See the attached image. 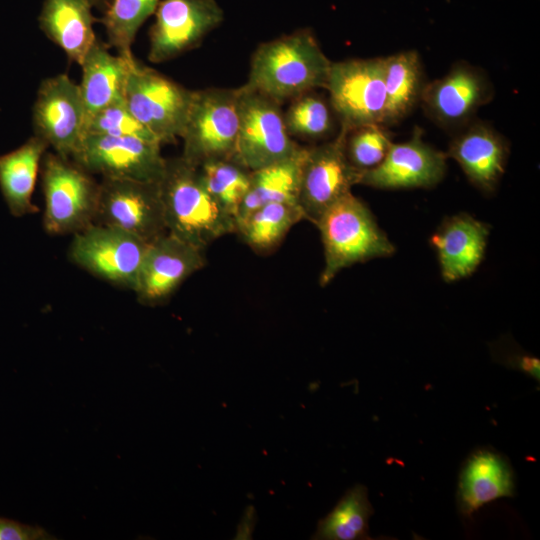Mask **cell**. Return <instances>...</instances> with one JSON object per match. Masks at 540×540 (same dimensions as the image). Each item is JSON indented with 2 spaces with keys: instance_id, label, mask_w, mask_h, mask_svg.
I'll return each instance as SVG.
<instances>
[{
  "instance_id": "4fadbf2b",
  "label": "cell",
  "mask_w": 540,
  "mask_h": 540,
  "mask_svg": "<svg viewBox=\"0 0 540 540\" xmlns=\"http://www.w3.org/2000/svg\"><path fill=\"white\" fill-rule=\"evenodd\" d=\"M32 121L34 135L59 156L71 158L85 135L86 114L79 85L66 74L44 79L37 90Z\"/></svg>"
},
{
  "instance_id": "9a60e30c",
  "label": "cell",
  "mask_w": 540,
  "mask_h": 540,
  "mask_svg": "<svg viewBox=\"0 0 540 540\" xmlns=\"http://www.w3.org/2000/svg\"><path fill=\"white\" fill-rule=\"evenodd\" d=\"M493 95L494 88L486 73L466 61H459L443 77L426 83L420 103L437 125L461 129Z\"/></svg>"
},
{
  "instance_id": "e0dca14e",
  "label": "cell",
  "mask_w": 540,
  "mask_h": 540,
  "mask_svg": "<svg viewBox=\"0 0 540 540\" xmlns=\"http://www.w3.org/2000/svg\"><path fill=\"white\" fill-rule=\"evenodd\" d=\"M415 127L409 140L392 143L384 160L363 171L359 183L378 189L429 188L438 184L446 172V153L423 140Z\"/></svg>"
},
{
  "instance_id": "f546056e",
  "label": "cell",
  "mask_w": 540,
  "mask_h": 540,
  "mask_svg": "<svg viewBox=\"0 0 540 540\" xmlns=\"http://www.w3.org/2000/svg\"><path fill=\"white\" fill-rule=\"evenodd\" d=\"M332 107L325 99L307 92L293 100L284 113L286 128L290 136L317 140L328 136L333 130ZM334 112V111H333Z\"/></svg>"
},
{
  "instance_id": "5bb4252c",
  "label": "cell",
  "mask_w": 540,
  "mask_h": 540,
  "mask_svg": "<svg viewBox=\"0 0 540 540\" xmlns=\"http://www.w3.org/2000/svg\"><path fill=\"white\" fill-rule=\"evenodd\" d=\"M149 33L148 58L173 59L200 44L223 20L216 0H160Z\"/></svg>"
},
{
  "instance_id": "6da1fadb",
  "label": "cell",
  "mask_w": 540,
  "mask_h": 540,
  "mask_svg": "<svg viewBox=\"0 0 540 540\" xmlns=\"http://www.w3.org/2000/svg\"><path fill=\"white\" fill-rule=\"evenodd\" d=\"M167 232L201 250L236 232V219L209 192L199 167L167 159L159 181Z\"/></svg>"
},
{
  "instance_id": "7a4b0ae2",
  "label": "cell",
  "mask_w": 540,
  "mask_h": 540,
  "mask_svg": "<svg viewBox=\"0 0 540 540\" xmlns=\"http://www.w3.org/2000/svg\"><path fill=\"white\" fill-rule=\"evenodd\" d=\"M331 63L309 31H297L257 47L245 86L281 104L325 89Z\"/></svg>"
},
{
  "instance_id": "4dcf8cb0",
  "label": "cell",
  "mask_w": 540,
  "mask_h": 540,
  "mask_svg": "<svg viewBox=\"0 0 540 540\" xmlns=\"http://www.w3.org/2000/svg\"><path fill=\"white\" fill-rule=\"evenodd\" d=\"M392 143V136L384 125L370 124L347 132L345 152L351 165L363 172L378 166Z\"/></svg>"
},
{
  "instance_id": "ac0fdd59",
  "label": "cell",
  "mask_w": 540,
  "mask_h": 540,
  "mask_svg": "<svg viewBox=\"0 0 540 540\" xmlns=\"http://www.w3.org/2000/svg\"><path fill=\"white\" fill-rule=\"evenodd\" d=\"M508 155L504 137L488 123L473 120L455 135L446 153L459 164L468 180L487 194L496 189Z\"/></svg>"
},
{
  "instance_id": "7402d4cb",
  "label": "cell",
  "mask_w": 540,
  "mask_h": 540,
  "mask_svg": "<svg viewBox=\"0 0 540 540\" xmlns=\"http://www.w3.org/2000/svg\"><path fill=\"white\" fill-rule=\"evenodd\" d=\"M90 0H44L38 21L46 37L81 65L98 40Z\"/></svg>"
},
{
  "instance_id": "ba28073f",
  "label": "cell",
  "mask_w": 540,
  "mask_h": 540,
  "mask_svg": "<svg viewBox=\"0 0 540 540\" xmlns=\"http://www.w3.org/2000/svg\"><path fill=\"white\" fill-rule=\"evenodd\" d=\"M325 89L340 127L384 125V57L332 62Z\"/></svg>"
},
{
  "instance_id": "5b68a950",
  "label": "cell",
  "mask_w": 540,
  "mask_h": 540,
  "mask_svg": "<svg viewBox=\"0 0 540 540\" xmlns=\"http://www.w3.org/2000/svg\"><path fill=\"white\" fill-rule=\"evenodd\" d=\"M42 188L46 232L74 234L94 223L99 183L71 158L44 155Z\"/></svg>"
},
{
  "instance_id": "83f0119b",
  "label": "cell",
  "mask_w": 540,
  "mask_h": 540,
  "mask_svg": "<svg viewBox=\"0 0 540 540\" xmlns=\"http://www.w3.org/2000/svg\"><path fill=\"white\" fill-rule=\"evenodd\" d=\"M160 0H111L101 18L107 45L117 54L132 58L137 31L155 13Z\"/></svg>"
},
{
  "instance_id": "1f68e13d",
  "label": "cell",
  "mask_w": 540,
  "mask_h": 540,
  "mask_svg": "<svg viewBox=\"0 0 540 540\" xmlns=\"http://www.w3.org/2000/svg\"><path fill=\"white\" fill-rule=\"evenodd\" d=\"M85 134L133 136L158 142L131 113L124 99L114 102L97 112L87 122Z\"/></svg>"
},
{
  "instance_id": "30bf717a",
  "label": "cell",
  "mask_w": 540,
  "mask_h": 540,
  "mask_svg": "<svg viewBox=\"0 0 540 540\" xmlns=\"http://www.w3.org/2000/svg\"><path fill=\"white\" fill-rule=\"evenodd\" d=\"M348 130L340 127L333 140L306 147L300 175L298 205L304 219L313 224L334 203L359 183L361 172L345 152Z\"/></svg>"
},
{
  "instance_id": "f1b7e54d",
  "label": "cell",
  "mask_w": 540,
  "mask_h": 540,
  "mask_svg": "<svg viewBox=\"0 0 540 540\" xmlns=\"http://www.w3.org/2000/svg\"><path fill=\"white\" fill-rule=\"evenodd\" d=\"M199 169L209 192L236 219L250 186L251 171L234 159L207 162Z\"/></svg>"
},
{
  "instance_id": "603a6c76",
  "label": "cell",
  "mask_w": 540,
  "mask_h": 540,
  "mask_svg": "<svg viewBox=\"0 0 540 540\" xmlns=\"http://www.w3.org/2000/svg\"><path fill=\"white\" fill-rule=\"evenodd\" d=\"M48 144L33 135L18 148L0 155V191L15 217L37 212L32 202L37 174Z\"/></svg>"
},
{
  "instance_id": "8992f818",
  "label": "cell",
  "mask_w": 540,
  "mask_h": 540,
  "mask_svg": "<svg viewBox=\"0 0 540 540\" xmlns=\"http://www.w3.org/2000/svg\"><path fill=\"white\" fill-rule=\"evenodd\" d=\"M238 110L234 160L249 171L290 159L302 150L287 131L280 103L243 85Z\"/></svg>"
},
{
  "instance_id": "ffe728a7",
  "label": "cell",
  "mask_w": 540,
  "mask_h": 540,
  "mask_svg": "<svg viewBox=\"0 0 540 540\" xmlns=\"http://www.w3.org/2000/svg\"><path fill=\"white\" fill-rule=\"evenodd\" d=\"M489 232L486 223L466 213L447 217L441 223L430 241L446 282L468 277L477 269L485 253Z\"/></svg>"
},
{
  "instance_id": "9c48e42d",
  "label": "cell",
  "mask_w": 540,
  "mask_h": 540,
  "mask_svg": "<svg viewBox=\"0 0 540 540\" xmlns=\"http://www.w3.org/2000/svg\"><path fill=\"white\" fill-rule=\"evenodd\" d=\"M148 245L129 232L93 223L73 234L69 257L94 276L134 291Z\"/></svg>"
},
{
  "instance_id": "d6a6232c",
  "label": "cell",
  "mask_w": 540,
  "mask_h": 540,
  "mask_svg": "<svg viewBox=\"0 0 540 540\" xmlns=\"http://www.w3.org/2000/svg\"><path fill=\"white\" fill-rule=\"evenodd\" d=\"M55 539L44 528L22 524L0 517V540H51Z\"/></svg>"
},
{
  "instance_id": "8fae6325",
  "label": "cell",
  "mask_w": 540,
  "mask_h": 540,
  "mask_svg": "<svg viewBox=\"0 0 540 540\" xmlns=\"http://www.w3.org/2000/svg\"><path fill=\"white\" fill-rule=\"evenodd\" d=\"M161 144L133 136L85 134L71 159L102 178L159 183L166 161Z\"/></svg>"
},
{
  "instance_id": "d4e9b609",
  "label": "cell",
  "mask_w": 540,
  "mask_h": 540,
  "mask_svg": "<svg viewBox=\"0 0 540 540\" xmlns=\"http://www.w3.org/2000/svg\"><path fill=\"white\" fill-rule=\"evenodd\" d=\"M306 147L294 157L251 171L250 186L236 217L238 222L261 206L274 202L298 204L301 167Z\"/></svg>"
},
{
  "instance_id": "3957f363",
  "label": "cell",
  "mask_w": 540,
  "mask_h": 540,
  "mask_svg": "<svg viewBox=\"0 0 540 540\" xmlns=\"http://www.w3.org/2000/svg\"><path fill=\"white\" fill-rule=\"evenodd\" d=\"M315 225L321 235L325 258L321 286L329 284L344 268L395 252L370 209L352 192L329 207Z\"/></svg>"
},
{
  "instance_id": "e575fe53",
  "label": "cell",
  "mask_w": 540,
  "mask_h": 540,
  "mask_svg": "<svg viewBox=\"0 0 540 540\" xmlns=\"http://www.w3.org/2000/svg\"><path fill=\"white\" fill-rule=\"evenodd\" d=\"M90 1L93 7H96L97 9H100L102 12H104L111 0H90Z\"/></svg>"
},
{
  "instance_id": "836d02e7",
  "label": "cell",
  "mask_w": 540,
  "mask_h": 540,
  "mask_svg": "<svg viewBox=\"0 0 540 540\" xmlns=\"http://www.w3.org/2000/svg\"><path fill=\"white\" fill-rule=\"evenodd\" d=\"M495 359L507 368L520 371L537 381V383L540 382L539 358L517 349V351L501 353L495 356Z\"/></svg>"
},
{
  "instance_id": "4316f807",
  "label": "cell",
  "mask_w": 540,
  "mask_h": 540,
  "mask_svg": "<svg viewBox=\"0 0 540 540\" xmlns=\"http://www.w3.org/2000/svg\"><path fill=\"white\" fill-rule=\"evenodd\" d=\"M373 513L367 487L355 484L344 493L334 508L319 520L312 539H369V519Z\"/></svg>"
},
{
  "instance_id": "7c38bea8",
  "label": "cell",
  "mask_w": 540,
  "mask_h": 540,
  "mask_svg": "<svg viewBox=\"0 0 540 540\" xmlns=\"http://www.w3.org/2000/svg\"><path fill=\"white\" fill-rule=\"evenodd\" d=\"M94 223L152 242L167 232L159 183L102 178Z\"/></svg>"
},
{
  "instance_id": "d6986e66",
  "label": "cell",
  "mask_w": 540,
  "mask_h": 540,
  "mask_svg": "<svg viewBox=\"0 0 540 540\" xmlns=\"http://www.w3.org/2000/svg\"><path fill=\"white\" fill-rule=\"evenodd\" d=\"M515 494V477L506 456L492 448L474 450L459 473L456 502L460 514L470 518L484 505Z\"/></svg>"
},
{
  "instance_id": "2e32d148",
  "label": "cell",
  "mask_w": 540,
  "mask_h": 540,
  "mask_svg": "<svg viewBox=\"0 0 540 540\" xmlns=\"http://www.w3.org/2000/svg\"><path fill=\"white\" fill-rule=\"evenodd\" d=\"M205 264L204 250L166 232L147 247L134 290L138 301L149 306L164 303Z\"/></svg>"
},
{
  "instance_id": "cb8c5ba5",
  "label": "cell",
  "mask_w": 540,
  "mask_h": 540,
  "mask_svg": "<svg viewBox=\"0 0 540 540\" xmlns=\"http://www.w3.org/2000/svg\"><path fill=\"white\" fill-rule=\"evenodd\" d=\"M384 82L385 126L402 120L421 100L426 82L419 53L406 50L384 57Z\"/></svg>"
},
{
  "instance_id": "44dd1931",
  "label": "cell",
  "mask_w": 540,
  "mask_h": 540,
  "mask_svg": "<svg viewBox=\"0 0 540 540\" xmlns=\"http://www.w3.org/2000/svg\"><path fill=\"white\" fill-rule=\"evenodd\" d=\"M108 47L98 39L80 65L82 78L78 85L85 108L86 124L106 106L124 99L128 75L136 60L135 57L112 54Z\"/></svg>"
},
{
  "instance_id": "484cf974",
  "label": "cell",
  "mask_w": 540,
  "mask_h": 540,
  "mask_svg": "<svg viewBox=\"0 0 540 540\" xmlns=\"http://www.w3.org/2000/svg\"><path fill=\"white\" fill-rule=\"evenodd\" d=\"M303 219L298 204L268 203L238 222L236 233L256 253L267 254L275 250L289 230Z\"/></svg>"
},
{
  "instance_id": "52a82bcc",
  "label": "cell",
  "mask_w": 540,
  "mask_h": 540,
  "mask_svg": "<svg viewBox=\"0 0 540 540\" xmlns=\"http://www.w3.org/2000/svg\"><path fill=\"white\" fill-rule=\"evenodd\" d=\"M192 92L135 60L126 82L124 102L162 145L181 137Z\"/></svg>"
},
{
  "instance_id": "277c9868",
  "label": "cell",
  "mask_w": 540,
  "mask_h": 540,
  "mask_svg": "<svg viewBox=\"0 0 540 540\" xmlns=\"http://www.w3.org/2000/svg\"><path fill=\"white\" fill-rule=\"evenodd\" d=\"M239 88H207L192 92L181 134V157L199 167L234 159L239 129Z\"/></svg>"
}]
</instances>
